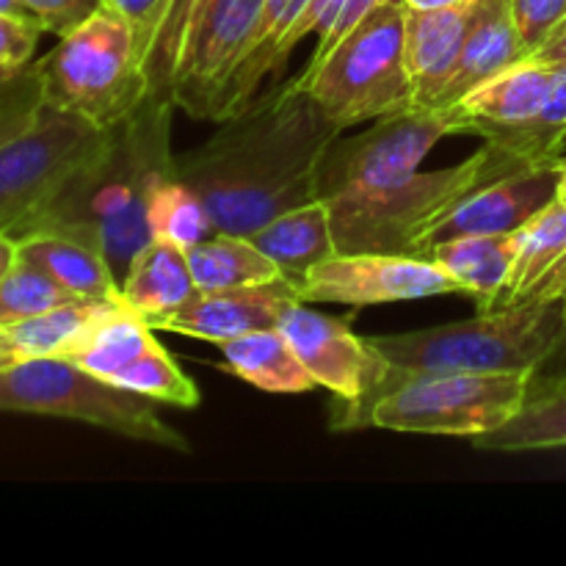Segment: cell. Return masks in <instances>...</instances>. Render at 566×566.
I'll list each match as a JSON object with an SVG mask.
<instances>
[{"label": "cell", "instance_id": "22", "mask_svg": "<svg viewBox=\"0 0 566 566\" xmlns=\"http://www.w3.org/2000/svg\"><path fill=\"white\" fill-rule=\"evenodd\" d=\"M307 6L310 0H265L252 48L247 50L238 70L227 81L224 92H221L219 103H216L213 122H221L227 116L238 114L241 108H247L260 94L265 77L282 75L287 59H291L285 50L287 36H291L293 25H296Z\"/></svg>", "mask_w": 566, "mask_h": 566}, {"label": "cell", "instance_id": "6", "mask_svg": "<svg viewBox=\"0 0 566 566\" xmlns=\"http://www.w3.org/2000/svg\"><path fill=\"white\" fill-rule=\"evenodd\" d=\"M534 374H407L387 368L379 390L348 429L401 434H490L514 418L528 398Z\"/></svg>", "mask_w": 566, "mask_h": 566}, {"label": "cell", "instance_id": "43", "mask_svg": "<svg viewBox=\"0 0 566 566\" xmlns=\"http://www.w3.org/2000/svg\"><path fill=\"white\" fill-rule=\"evenodd\" d=\"M407 9H451V6H464L470 0H403Z\"/></svg>", "mask_w": 566, "mask_h": 566}, {"label": "cell", "instance_id": "17", "mask_svg": "<svg viewBox=\"0 0 566 566\" xmlns=\"http://www.w3.org/2000/svg\"><path fill=\"white\" fill-rule=\"evenodd\" d=\"M473 0L451 9H407V70L418 108H440L442 94L457 72Z\"/></svg>", "mask_w": 566, "mask_h": 566}, {"label": "cell", "instance_id": "41", "mask_svg": "<svg viewBox=\"0 0 566 566\" xmlns=\"http://www.w3.org/2000/svg\"><path fill=\"white\" fill-rule=\"evenodd\" d=\"M534 59L551 61V64H566V17L562 20V25L551 33V39L536 50Z\"/></svg>", "mask_w": 566, "mask_h": 566}, {"label": "cell", "instance_id": "35", "mask_svg": "<svg viewBox=\"0 0 566 566\" xmlns=\"http://www.w3.org/2000/svg\"><path fill=\"white\" fill-rule=\"evenodd\" d=\"M42 108V83H39V75L31 61L0 88V147L14 136H20L25 127H31Z\"/></svg>", "mask_w": 566, "mask_h": 566}, {"label": "cell", "instance_id": "33", "mask_svg": "<svg viewBox=\"0 0 566 566\" xmlns=\"http://www.w3.org/2000/svg\"><path fill=\"white\" fill-rule=\"evenodd\" d=\"M70 302H77L75 293L61 287L48 271L17 254V263L0 282V326L33 318Z\"/></svg>", "mask_w": 566, "mask_h": 566}, {"label": "cell", "instance_id": "47", "mask_svg": "<svg viewBox=\"0 0 566 566\" xmlns=\"http://www.w3.org/2000/svg\"><path fill=\"white\" fill-rule=\"evenodd\" d=\"M6 365H11V363H9V359L3 357V354H0V368H6Z\"/></svg>", "mask_w": 566, "mask_h": 566}, {"label": "cell", "instance_id": "18", "mask_svg": "<svg viewBox=\"0 0 566 566\" xmlns=\"http://www.w3.org/2000/svg\"><path fill=\"white\" fill-rule=\"evenodd\" d=\"M566 302V202L556 199L517 230V258L492 310L512 304Z\"/></svg>", "mask_w": 566, "mask_h": 566}, {"label": "cell", "instance_id": "4", "mask_svg": "<svg viewBox=\"0 0 566 566\" xmlns=\"http://www.w3.org/2000/svg\"><path fill=\"white\" fill-rule=\"evenodd\" d=\"M566 302L512 304L468 321L368 337L370 346L407 374H534L551 354Z\"/></svg>", "mask_w": 566, "mask_h": 566}, {"label": "cell", "instance_id": "28", "mask_svg": "<svg viewBox=\"0 0 566 566\" xmlns=\"http://www.w3.org/2000/svg\"><path fill=\"white\" fill-rule=\"evenodd\" d=\"M186 254L199 291L258 285L282 276L274 260L265 258L252 238L235 232H213L205 241L188 247Z\"/></svg>", "mask_w": 566, "mask_h": 566}, {"label": "cell", "instance_id": "29", "mask_svg": "<svg viewBox=\"0 0 566 566\" xmlns=\"http://www.w3.org/2000/svg\"><path fill=\"white\" fill-rule=\"evenodd\" d=\"M155 343H158L155 329L147 324V318L127 307V302H119L92 326V332L66 359L108 381L116 370L142 357Z\"/></svg>", "mask_w": 566, "mask_h": 566}, {"label": "cell", "instance_id": "14", "mask_svg": "<svg viewBox=\"0 0 566 566\" xmlns=\"http://www.w3.org/2000/svg\"><path fill=\"white\" fill-rule=\"evenodd\" d=\"M566 158L525 164L495 177L464 197L451 213L431 224L415 243L412 254L423 258L431 247L462 235H512L558 199Z\"/></svg>", "mask_w": 566, "mask_h": 566}, {"label": "cell", "instance_id": "2", "mask_svg": "<svg viewBox=\"0 0 566 566\" xmlns=\"http://www.w3.org/2000/svg\"><path fill=\"white\" fill-rule=\"evenodd\" d=\"M175 99L149 94L125 122L111 127L103 149L66 182L28 232L50 230L88 241L108 258L116 280L153 241L149 202L160 180L175 175Z\"/></svg>", "mask_w": 566, "mask_h": 566}, {"label": "cell", "instance_id": "3", "mask_svg": "<svg viewBox=\"0 0 566 566\" xmlns=\"http://www.w3.org/2000/svg\"><path fill=\"white\" fill-rule=\"evenodd\" d=\"M525 164L531 160L484 142L479 153L451 169H415L379 186L332 193L324 202L329 205L337 252L412 254L418 238L464 197Z\"/></svg>", "mask_w": 566, "mask_h": 566}, {"label": "cell", "instance_id": "34", "mask_svg": "<svg viewBox=\"0 0 566 566\" xmlns=\"http://www.w3.org/2000/svg\"><path fill=\"white\" fill-rule=\"evenodd\" d=\"M379 3H385V0H310V6L304 9V14L298 17L296 25H293L291 36H287V55L293 53V48H296L307 33H315V36H318V44H315L313 59L304 66V72H313L315 66H321V61L335 50V44L340 42L343 36H348V33L357 28V22Z\"/></svg>", "mask_w": 566, "mask_h": 566}, {"label": "cell", "instance_id": "42", "mask_svg": "<svg viewBox=\"0 0 566 566\" xmlns=\"http://www.w3.org/2000/svg\"><path fill=\"white\" fill-rule=\"evenodd\" d=\"M14 263H17V238L3 235V232H0V282H3V276L9 274V269Z\"/></svg>", "mask_w": 566, "mask_h": 566}, {"label": "cell", "instance_id": "40", "mask_svg": "<svg viewBox=\"0 0 566 566\" xmlns=\"http://www.w3.org/2000/svg\"><path fill=\"white\" fill-rule=\"evenodd\" d=\"M564 379H566V310H564L562 332H558L551 354L542 359V365L534 370V376H531V385H551V381H564Z\"/></svg>", "mask_w": 566, "mask_h": 566}, {"label": "cell", "instance_id": "5", "mask_svg": "<svg viewBox=\"0 0 566 566\" xmlns=\"http://www.w3.org/2000/svg\"><path fill=\"white\" fill-rule=\"evenodd\" d=\"M44 103L111 130L149 97V81L133 31L103 9L59 36L53 50L33 59Z\"/></svg>", "mask_w": 566, "mask_h": 566}, {"label": "cell", "instance_id": "27", "mask_svg": "<svg viewBox=\"0 0 566 566\" xmlns=\"http://www.w3.org/2000/svg\"><path fill=\"white\" fill-rule=\"evenodd\" d=\"M479 451H553L566 448V379L531 385L528 398L512 420L490 434L473 437Z\"/></svg>", "mask_w": 566, "mask_h": 566}, {"label": "cell", "instance_id": "32", "mask_svg": "<svg viewBox=\"0 0 566 566\" xmlns=\"http://www.w3.org/2000/svg\"><path fill=\"white\" fill-rule=\"evenodd\" d=\"M108 381L116 387H125V390L138 392L144 398H153L158 403H175V407L193 409L202 401L199 387L182 374L177 359L160 343H155L142 357H136L130 365L116 370Z\"/></svg>", "mask_w": 566, "mask_h": 566}, {"label": "cell", "instance_id": "10", "mask_svg": "<svg viewBox=\"0 0 566 566\" xmlns=\"http://www.w3.org/2000/svg\"><path fill=\"white\" fill-rule=\"evenodd\" d=\"M446 136H457V116L451 108H409L376 119L352 138H335L318 169V197L348 188L379 186L407 171L420 169L426 155Z\"/></svg>", "mask_w": 566, "mask_h": 566}, {"label": "cell", "instance_id": "46", "mask_svg": "<svg viewBox=\"0 0 566 566\" xmlns=\"http://www.w3.org/2000/svg\"><path fill=\"white\" fill-rule=\"evenodd\" d=\"M558 199H564V202H566V169H564V177H562V188H558Z\"/></svg>", "mask_w": 566, "mask_h": 566}, {"label": "cell", "instance_id": "37", "mask_svg": "<svg viewBox=\"0 0 566 566\" xmlns=\"http://www.w3.org/2000/svg\"><path fill=\"white\" fill-rule=\"evenodd\" d=\"M42 33H48L42 22L28 20V17L0 14V66L22 70V66L31 64Z\"/></svg>", "mask_w": 566, "mask_h": 566}, {"label": "cell", "instance_id": "15", "mask_svg": "<svg viewBox=\"0 0 566 566\" xmlns=\"http://www.w3.org/2000/svg\"><path fill=\"white\" fill-rule=\"evenodd\" d=\"M298 302L302 296L285 276L258 285L224 287V291H197L175 313L153 321V329L221 346L249 332L274 329L280 326L282 315Z\"/></svg>", "mask_w": 566, "mask_h": 566}, {"label": "cell", "instance_id": "21", "mask_svg": "<svg viewBox=\"0 0 566 566\" xmlns=\"http://www.w3.org/2000/svg\"><path fill=\"white\" fill-rule=\"evenodd\" d=\"M17 254L48 271L77 298H122L119 280L108 258L81 238L50 230L25 232L17 238Z\"/></svg>", "mask_w": 566, "mask_h": 566}, {"label": "cell", "instance_id": "19", "mask_svg": "<svg viewBox=\"0 0 566 566\" xmlns=\"http://www.w3.org/2000/svg\"><path fill=\"white\" fill-rule=\"evenodd\" d=\"M523 59L528 55H525L517 25H514L512 0H473L462 55H459L457 72L442 94L440 108H453L464 94Z\"/></svg>", "mask_w": 566, "mask_h": 566}, {"label": "cell", "instance_id": "7", "mask_svg": "<svg viewBox=\"0 0 566 566\" xmlns=\"http://www.w3.org/2000/svg\"><path fill=\"white\" fill-rule=\"evenodd\" d=\"M403 31L407 3L385 0L335 44L321 66L293 81L313 94L326 119L343 133L352 125L415 108Z\"/></svg>", "mask_w": 566, "mask_h": 566}, {"label": "cell", "instance_id": "11", "mask_svg": "<svg viewBox=\"0 0 566 566\" xmlns=\"http://www.w3.org/2000/svg\"><path fill=\"white\" fill-rule=\"evenodd\" d=\"M276 329L291 343L315 385L337 396L332 429H348L379 390L390 363L370 346L368 337L354 335L348 321L315 313L304 302L293 304Z\"/></svg>", "mask_w": 566, "mask_h": 566}, {"label": "cell", "instance_id": "9", "mask_svg": "<svg viewBox=\"0 0 566 566\" xmlns=\"http://www.w3.org/2000/svg\"><path fill=\"white\" fill-rule=\"evenodd\" d=\"M105 138L108 130L44 103L33 125L0 147V232L25 235Z\"/></svg>", "mask_w": 566, "mask_h": 566}, {"label": "cell", "instance_id": "23", "mask_svg": "<svg viewBox=\"0 0 566 566\" xmlns=\"http://www.w3.org/2000/svg\"><path fill=\"white\" fill-rule=\"evenodd\" d=\"M197 291L186 249L166 238H153L147 247L138 249L127 265V274L122 276V298L127 307L144 315L149 326L175 313Z\"/></svg>", "mask_w": 566, "mask_h": 566}, {"label": "cell", "instance_id": "31", "mask_svg": "<svg viewBox=\"0 0 566 566\" xmlns=\"http://www.w3.org/2000/svg\"><path fill=\"white\" fill-rule=\"evenodd\" d=\"M210 0H166L160 14L158 31L144 59V72L149 81V94L171 99V83H175L177 64H180L182 48L191 36L193 25L199 22Z\"/></svg>", "mask_w": 566, "mask_h": 566}, {"label": "cell", "instance_id": "12", "mask_svg": "<svg viewBox=\"0 0 566 566\" xmlns=\"http://www.w3.org/2000/svg\"><path fill=\"white\" fill-rule=\"evenodd\" d=\"M457 291V282L431 258L385 252H337L310 269L298 285L302 302L348 307L418 302Z\"/></svg>", "mask_w": 566, "mask_h": 566}, {"label": "cell", "instance_id": "38", "mask_svg": "<svg viewBox=\"0 0 566 566\" xmlns=\"http://www.w3.org/2000/svg\"><path fill=\"white\" fill-rule=\"evenodd\" d=\"M33 17L42 22V28L55 36H64L75 25H81L86 17L103 9V0H22Z\"/></svg>", "mask_w": 566, "mask_h": 566}, {"label": "cell", "instance_id": "30", "mask_svg": "<svg viewBox=\"0 0 566 566\" xmlns=\"http://www.w3.org/2000/svg\"><path fill=\"white\" fill-rule=\"evenodd\" d=\"M149 232L153 238H166V241L188 249L213 235L216 227L202 199L180 177L169 175L158 182L153 202H149Z\"/></svg>", "mask_w": 566, "mask_h": 566}, {"label": "cell", "instance_id": "26", "mask_svg": "<svg viewBox=\"0 0 566 566\" xmlns=\"http://www.w3.org/2000/svg\"><path fill=\"white\" fill-rule=\"evenodd\" d=\"M227 374L274 396H302L318 390L310 370L280 329H260L219 346Z\"/></svg>", "mask_w": 566, "mask_h": 566}, {"label": "cell", "instance_id": "45", "mask_svg": "<svg viewBox=\"0 0 566 566\" xmlns=\"http://www.w3.org/2000/svg\"><path fill=\"white\" fill-rule=\"evenodd\" d=\"M17 72H20V70H11V66H0V88H3L6 83H9L11 77L17 75Z\"/></svg>", "mask_w": 566, "mask_h": 566}, {"label": "cell", "instance_id": "25", "mask_svg": "<svg viewBox=\"0 0 566 566\" xmlns=\"http://www.w3.org/2000/svg\"><path fill=\"white\" fill-rule=\"evenodd\" d=\"M125 298H77L33 318L0 326V354L9 363L36 357H70L92 326Z\"/></svg>", "mask_w": 566, "mask_h": 566}, {"label": "cell", "instance_id": "16", "mask_svg": "<svg viewBox=\"0 0 566 566\" xmlns=\"http://www.w3.org/2000/svg\"><path fill=\"white\" fill-rule=\"evenodd\" d=\"M558 81V64L528 55L497 72L453 105L459 133H473L484 142H503L525 130L545 111Z\"/></svg>", "mask_w": 566, "mask_h": 566}, {"label": "cell", "instance_id": "8", "mask_svg": "<svg viewBox=\"0 0 566 566\" xmlns=\"http://www.w3.org/2000/svg\"><path fill=\"white\" fill-rule=\"evenodd\" d=\"M0 412L77 420L147 446L191 451L186 437L160 418L158 401L111 385L66 357L20 359L0 368Z\"/></svg>", "mask_w": 566, "mask_h": 566}, {"label": "cell", "instance_id": "39", "mask_svg": "<svg viewBox=\"0 0 566 566\" xmlns=\"http://www.w3.org/2000/svg\"><path fill=\"white\" fill-rule=\"evenodd\" d=\"M103 6L127 22L133 39H136L138 53H142V61L147 59V50L153 44L155 31H158L166 0H103Z\"/></svg>", "mask_w": 566, "mask_h": 566}, {"label": "cell", "instance_id": "36", "mask_svg": "<svg viewBox=\"0 0 566 566\" xmlns=\"http://www.w3.org/2000/svg\"><path fill=\"white\" fill-rule=\"evenodd\" d=\"M514 25L525 55H534L566 17V0H512Z\"/></svg>", "mask_w": 566, "mask_h": 566}, {"label": "cell", "instance_id": "1", "mask_svg": "<svg viewBox=\"0 0 566 566\" xmlns=\"http://www.w3.org/2000/svg\"><path fill=\"white\" fill-rule=\"evenodd\" d=\"M340 133L307 88L276 81L199 147L175 155V175L202 199L216 232L252 235L287 208L321 199V160Z\"/></svg>", "mask_w": 566, "mask_h": 566}, {"label": "cell", "instance_id": "13", "mask_svg": "<svg viewBox=\"0 0 566 566\" xmlns=\"http://www.w3.org/2000/svg\"><path fill=\"white\" fill-rule=\"evenodd\" d=\"M265 0H210L193 25L180 64H177L171 99L193 119H216V103L227 81L258 33Z\"/></svg>", "mask_w": 566, "mask_h": 566}, {"label": "cell", "instance_id": "20", "mask_svg": "<svg viewBox=\"0 0 566 566\" xmlns=\"http://www.w3.org/2000/svg\"><path fill=\"white\" fill-rule=\"evenodd\" d=\"M247 238H252L254 247L265 258L274 260L280 274L296 291L310 269L337 254L332 213L324 199H310L296 208H287L285 213L269 219Z\"/></svg>", "mask_w": 566, "mask_h": 566}, {"label": "cell", "instance_id": "44", "mask_svg": "<svg viewBox=\"0 0 566 566\" xmlns=\"http://www.w3.org/2000/svg\"><path fill=\"white\" fill-rule=\"evenodd\" d=\"M0 14H14V17H28V20H36V17L28 11V6L22 3V0H0Z\"/></svg>", "mask_w": 566, "mask_h": 566}, {"label": "cell", "instance_id": "24", "mask_svg": "<svg viewBox=\"0 0 566 566\" xmlns=\"http://www.w3.org/2000/svg\"><path fill=\"white\" fill-rule=\"evenodd\" d=\"M423 258H431L462 293L475 302L479 313L497 304L514 258H517V232L512 235H462L431 247Z\"/></svg>", "mask_w": 566, "mask_h": 566}]
</instances>
